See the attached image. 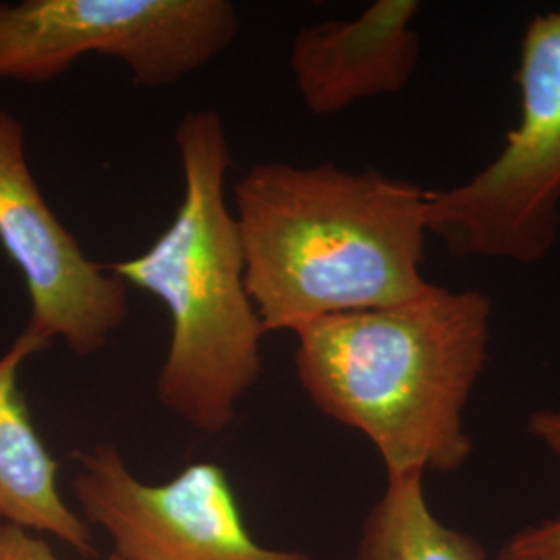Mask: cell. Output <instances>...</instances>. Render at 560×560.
<instances>
[{"instance_id":"6da1fadb","label":"cell","mask_w":560,"mask_h":560,"mask_svg":"<svg viewBox=\"0 0 560 560\" xmlns=\"http://www.w3.org/2000/svg\"><path fill=\"white\" fill-rule=\"evenodd\" d=\"M428 191L378 171L260 162L233 187L245 279L264 332L397 305L432 289Z\"/></svg>"},{"instance_id":"7a4b0ae2","label":"cell","mask_w":560,"mask_h":560,"mask_svg":"<svg viewBox=\"0 0 560 560\" xmlns=\"http://www.w3.org/2000/svg\"><path fill=\"white\" fill-rule=\"evenodd\" d=\"M492 305L432 284L416 300L295 332V370L324 416L361 432L386 476L448 474L471 457L465 407L488 360Z\"/></svg>"},{"instance_id":"3957f363","label":"cell","mask_w":560,"mask_h":560,"mask_svg":"<svg viewBox=\"0 0 560 560\" xmlns=\"http://www.w3.org/2000/svg\"><path fill=\"white\" fill-rule=\"evenodd\" d=\"M175 143L183 171L175 219L145 252L108 268L168 312L159 400L191 428L221 434L260 381L266 332L247 289L233 206L224 196L231 150L221 113L189 110Z\"/></svg>"},{"instance_id":"277c9868","label":"cell","mask_w":560,"mask_h":560,"mask_svg":"<svg viewBox=\"0 0 560 560\" xmlns=\"http://www.w3.org/2000/svg\"><path fill=\"white\" fill-rule=\"evenodd\" d=\"M520 120L471 179L428 191V233L457 258L536 264L560 226V13H540L521 38Z\"/></svg>"},{"instance_id":"5b68a950","label":"cell","mask_w":560,"mask_h":560,"mask_svg":"<svg viewBox=\"0 0 560 560\" xmlns=\"http://www.w3.org/2000/svg\"><path fill=\"white\" fill-rule=\"evenodd\" d=\"M240 25L231 0L0 2V80L44 83L102 57L138 85H173L224 52Z\"/></svg>"},{"instance_id":"8992f818","label":"cell","mask_w":560,"mask_h":560,"mask_svg":"<svg viewBox=\"0 0 560 560\" xmlns=\"http://www.w3.org/2000/svg\"><path fill=\"white\" fill-rule=\"evenodd\" d=\"M71 488L85 523L125 560H310L254 540L221 465L200 460L159 486L140 481L117 446L73 455Z\"/></svg>"},{"instance_id":"52a82bcc","label":"cell","mask_w":560,"mask_h":560,"mask_svg":"<svg viewBox=\"0 0 560 560\" xmlns=\"http://www.w3.org/2000/svg\"><path fill=\"white\" fill-rule=\"evenodd\" d=\"M0 245L30 295L25 330L88 358L129 318V287L92 260L44 198L27 161L25 127L0 108Z\"/></svg>"},{"instance_id":"ba28073f","label":"cell","mask_w":560,"mask_h":560,"mask_svg":"<svg viewBox=\"0 0 560 560\" xmlns=\"http://www.w3.org/2000/svg\"><path fill=\"white\" fill-rule=\"evenodd\" d=\"M416 0H376L355 20L305 25L289 52V67L305 108L337 115L368 98L399 94L420 62Z\"/></svg>"},{"instance_id":"9c48e42d","label":"cell","mask_w":560,"mask_h":560,"mask_svg":"<svg viewBox=\"0 0 560 560\" xmlns=\"http://www.w3.org/2000/svg\"><path fill=\"white\" fill-rule=\"evenodd\" d=\"M48 345L23 330L0 355V521L50 534L96 555L92 532L59 490V463L42 441L20 388V370Z\"/></svg>"},{"instance_id":"30bf717a","label":"cell","mask_w":560,"mask_h":560,"mask_svg":"<svg viewBox=\"0 0 560 560\" xmlns=\"http://www.w3.org/2000/svg\"><path fill=\"white\" fill-rule=\"evenodd\" d=\"M358 560H486V550L432 513L423 474L411 471L386 476V490L363 523Z\"/></svg>"},{"instance_id":"8fae6325","label":"cell","mask_w":560,"mask_h":560,"mask_svg":"<svg viewBox=\"0 0 560 560\" xmlns=\"http://www.w3.org/2000/svg\"><path fill=\"white\" fill-rule=\"evenodd\" d=\"M527 430L560 460V409L532 413ZM497 560H560V520L521 529L502 546Z\"/></svg>"},{"instance_id":"7c38bea8","label":"cell","mask_w":560,"mask_h":560,"mask_svg":"<svg viewBox=\"0 0 560 560\" xmlns=\"http://www.w3.org/2000/svg\"><path fill=\"white\" fill-rule=\"evenodd\" d=\"M0 560H60L50 544L20 525L0 521Z\"/></svg>"},{"instance_id":"4fadbf2b","label":"cell","mask_w":560,"mask_h":560,"mask_svg":"<svg viewBox=\"0 0 560 560\" xmlns=\"http://www.w3.org/2000/svg\"><path fill=\"white\" fill-rule=\"evenodd\" d=\"M106 560H125V559H120L119 555H113V557H110V559H106Z\"/></svg>"}]
</instances>
